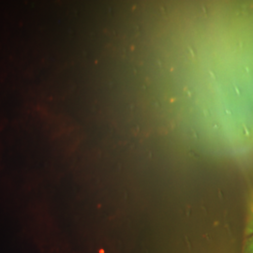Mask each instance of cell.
<instances>
[{
	"mask_svg": "<svg viewBox=\"0 0 253 253\" xmlns=\"http://www.w3.org/2000/svg\"><path fill=\"white\" fill-rule=\"evenodd\" d=\"M253 234V194L250 201L249 205V211H248V217H247V224L245 228V235L247 237L251 236Z\"/></svg>",
	"mask_w": 253,
	"mask_h": 253,
	"instance_id": "1",
	"label": "cell"
},
{
	"mask_svg": "<svg viewBox=\"0 0 253 253\" xmlns=\"http://www.w3.org/2000/svg\"><path fill=\"white\" fill-rule=\"evenodd\" d=\"M244 253H253V234L249 236L245 246Z\"/></svg>",
	"mask_w": 253,
	"mask_h": 253,
	"instance_id": "2",
	"label": "cell"
}]
</instances>
